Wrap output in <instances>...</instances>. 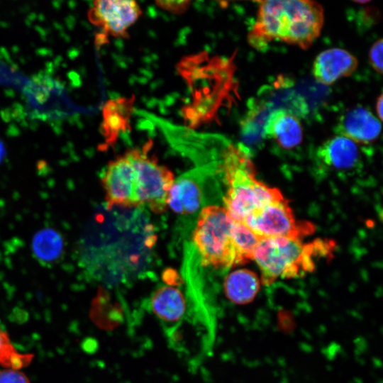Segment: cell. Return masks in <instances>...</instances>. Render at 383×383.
<instances>
[{
  "mask_svg": "<svg viewBox=\"0 0 383 383\" xmlns=\"http://www.w3.org/2000/svg\"><path fill=\"white\" fill-rule=\"evenodd\" d=\"M234 55L211 57L206 51L183 57L177 70L189 89L192 99L181 114L187 128L218 121L221 106L235 101L237 87Z\"/></svg>",
  "mask_w": 383,
  "mask_h": 383,
  "instance_id": "cell-1",
  "label": "cell"
},
{
  "mask_svg": "<svg viewBox=\"0 0 383 383\" xmlns=\"http://www.w3.org/2000/svg\"><path fill=\"white\" fill-rule=\"evenodd\" d=\"M255 22L248 35L254 48L263 51L272 41H280L306 50L319 36L323 9L308 0L259 1Z\"/></svg>",
  "mask_w": 383,
  "mask_h": 383,
  "instance_id": "cell-2",
  "label": "cell"
},
{
  "mask_svg": "<svg viewBox=\"0 0 383 383\" xmlns=\"http://www.w3.org/2000/svg\"><path fill=\"white\" fill-rule=\"evenodd\" d=\"M151 148L147 141L109 162L101 179L108 209L148 206L158 194L162 174L157 160L149 156Z\"/></svg>",
  "mask_w": 383,
  "mask_h": 383,
  "instance_id": "cell-3",
  "label": "cell"
},
{
  "mask_svg": "<svg viewBox=\"0 0 383 383\" xmlns=\"http://www.w3.org/2000/svg\"><path fill=\"white\" fill-rule=\"evenodd\" d=\"M250 157L251 152L243 143L234 145L231 141L221 154L220 168L228 185L223 207L234 221L240 223L266 204L283 198L278 189L256 179Z\"/></svg>",
  "mask_w": 383,
  "mask_h": 383,
  "instance_id": "cell-4",
  "label": "cell"
},
{
  "mask_svg": "<svg viewBox=\"0 0 383 383\" xmlns=\"http://www.w3.org/2000/svg\"><path fill=\"white\" fill-rule=\"evenodd\" d=\"M331 249V243L320 239L303 243L301 239L292 238H262L252 260L259 266L262 284L269 285L278 278H294L312 272L315 257L326 255Z\"/></svg>",
  "mask_w": 383,
  "mask_h": 383,
  "instance_id": "cell-5",
  "label": "cell"
},
{
  "mask_svg": "<svg viewBox=\"0 0 383 383\" xmlns=\"http://www.w3.org/2000/svg\"><path fill=\"white\" fill-rule=\"evenodd\" d=\"M234 220L223 206H204L193 233V242L204 267L227 269L245 264L233 242Z\"/></svg>",
  "mask_w": 383,
  "mask_h": 383,
  "instance_id": "cell-6",
  "label": "cell"
},
{
  "mask_svg": "<svg viewBox=\"0 0 383 383\" xmlns=\"http://www.w3.org/2000/svg\"><path fill=\"white\" fill-rule=\"evenodd\" d=\"M243 223L260 238L285 237L301 240L314 231L312 223L296 220L284 197L251 213Z\"/></svg>",
  "mask_w": 383,
  "mask_h": 383,
  "instance_id": "cell-7",
  "label": "cell"
},
{
  "mask_svg": "<svg viewBox=\"0 0 383 383\" xmlns=\"http://www.w3.org/2000/svg\"><path fill=\"white\" fill-rule=\"evenodd\" d=\"M143 11L135 1L97 0L88 11L89 21L99 28V45L109 37L128 38V30L138 20Z\"/></svg>",
  "mask_w": 383,
  "mask_h": 383,
  "instance_id": "cell-8",
  "label": "cell"
},
{
  "mask_svg": "<svg viewBox=\"0 0 383 383\" xmlns=\"http://www.w3.org/2000/svg\"><path fill=\"white\" fill-rule=\"evenodd\" d=\"M211 169L209 165L184 173L174 179L171 187L167 206L179 214L196 211L201 204V176Z\"/></svg>",
  "mask_w": 383,
  "mask_h": 383,
  "instance_id": "cell-9",
  "label": "cell"
},
{
  "mask_svg": "<svg viewBox=\"0 0 383 383\" xmlns=\"http://www.w3.org/2000/svg\"><path fill=\"white\" fill-rule=\"evenodd\" d=\"M135 101V96L133 94L111 99L103 106L100 133L104 138V149L114 145L122 133L131 130Z\"/></svg>",
  "mask_w": 383,
  "mask_h": 383,
  "instance_id": "cell-10",
  "label": "cell"
},
{
  "mask_svg": "<svg viewBox=\"0 0 383 383\" xmlns=\"http://www.w3.org/2000/svg\"><path fill=\"white\" fill-rule=\"evenodd\" d=\"M381 128V121L369 109L356 106L340 116L335 131L356 143L368 144L377 139Z\"/></svg>",
  "mask_w": 383,
  "mask_h": 383,
  "instance_id": "cell-11",
  "label": "cell"
},
{
  "mask_svg": "<svg viewBox=\"0 0 383 383\" xmlns=\"http://www.w3.org/2000/svg\"><path fill=\"white\" fill-rule=\"evenodd\" d=\"M150 308L169 336L174 333L187 313L182 292L172 286L157 288L151 296Z\"/></svg>",
  "mask_w": 383,
  "mask_h": 383,
  "instance_id": "cell-12",
  "label": "cell"
},
{
  "mask_svg": "<svg viewBox=\"0 0 383 383\" xmlns=\"http://www.w3.org/2000/svg\"><path fill=\"white\" fill-rule=\"evenodd\" d=\"M262 135L272 140L280 148L290 150L301 143L303 129L299 119L292 111L277 109L265 120Z\"/></svg>",
  "mask_w": 383,
  "mask_h": 383,
  "instance_id": "cell-13",
  "label": "cell"
},
{
  "mask_svg": "<svg viewBox=\"0 0 383 383\" xmlns=\"http://www.w3.org/2000/svg\"><path fill=\"white\" fill-rule=\"evenodd\" d=\"M360 149L357 143L341 135L323 142L316 150L318 164L332 170H349L360 163Z\"/></svg>",
  "mask_w": 383,
  "mask_h": 383,
  "instance_id": "cell-14",
  "label": "cell"
},
{
  "mask_svg": "<svg viewBox=\"0 0 383 383\" xmlns=\"http://www.w3.org/2000/svg\"><path fill=\"white\" fill-rule=\"evenodd\" d=\"M357 58L346 50L333 48L320 52L313 64V74L319 83L331 85L357 68Z\"/></svg>",
  "mask_w": 383,
  "mask_h": 383,
  "instance_id": "cell-15",
  "label": "cell"
},
{
  "mask_svg": "<svg viewBox=\"0 0 383 383\" xmlns=\"http://www.w3.org/2000/svg\"><path fill=\"white\" fill-rule=\"evenodd\" d=\"M260 289L257 275L248 269H238L227 275L223 283L226 297L237 304L251 302Z\"/></svg>",
  "mask_w": 383,
  "mask_h": 383,
  "instance_id": "cell-16",
  "label": "cell"
},
{
  "mask_svg": "<svg viewBox=\"0 0 383 383\" xmlns=\"http://www.w3.org/2000/svg\"><path fill=\"white\" fill-rule=\"evenodd\" d=\"M65 242L61 234L52 228H44L33 236L31 249L38 261L43 265L57 262L63 254Z\"/></svg>",
  "mask_w": 383,
  "mask_h": 383,
  "instance_id": "cell-17",
  "label": "cell"
},
{
  "mask_svg": "<svg viewBox=\"0 0 383 383\" xmlns=\"http://www.w3.org/2000/svg\"><path fill=\"white\" fill-rule=\"evenodd\" d=\"M33 355L20 353L11 343L8 333L0 326V365L4 369L19 370L28 366Z\"/></svg>",
  "mask_w": 383,
  "mask_h": 383,
  "instance_id": "cell-18",
  "label": "cell"
},
{
  "mask_svg": "<svg viewBox=\"0 0 383 383\" xmlns=\"http://www.w3.org/2000/svg\"><path fill=\"white\" fill-rule=\"evenodd\" d=\"M232 235L236 250L244 263L252 259V255L260 238L245 224L234 221Z\"/></svg>",
  "mask_w": 383,
  "mask_h": 383,
  "instance_id": "cell-19",
  "label": "cell"
},
{
  "mask_svg": "<svg viewBox=\"0 0 383 383\" xmlns=\"http://www.w3.org/2000/svg\"><path fill=\"white\" fill-rule=\"evenodd\" d=\"M382 39L375 41L369 52V60L372 68L379 74H382Z\"/></svg>",
  "mask_w": 383,
  "mask_h": 383,
  "instance_id": "cell-20",
  "label": "cell"
},
{
  "mask_svg": "<svg viewBox=\"0 0 383 383\" xmlns=\"http://www.w3.org/2000/svg\"><path fill=\"white\" fill-rule=\"evenodd\" d=\"M157 7L173 14H182L187 11L191 5L190 1H156Z\"/></svg>",
  "mask_w": 383,
  "mask_h": 383,
  "instance_id": "cell-21",
  "label": "cell"
},
{
  "mask_svg": "<svg viewBox=\"0 0 383 383\" xmlns=\"http://www.w3.org/2000/svg\"><path fill=\"white\" fill-rule=\"evenodd\" d=\"M0 383H30L27 376L22 372L12 369L0 371Z\"/></svg>",
  "mask_w": 383,
  "mask_h": 383,
  "instance_id": "cell-22",
  "label": "cell"
},
{
  "mask_svg": "<svg viewBox=\"0 0 383 383\" xmlns=\"http://www.w3.org/2000/svg\"><path fill=\"white\" fill-rule=\"evenodd\" d=\"M382 105H383V95L382 94H381L378 96L377 99V102H376V111H377V113L378 115L379 121L382 120V113H383Z\"/></svg>",
  "mask_w": 383,
  "mask_h": 383,
  "instance_id": "cell-23",
  "label": "cell"
},
{
  "mask_svg": "<svg viewBox=\"0 0 383 383\" xmlns=\"http://www.w3.org/2000/svg\"><path fill=\"white\" fill-rule=\"evenodd\" d=\"M4 155V148L3 146L2 143L0 141V163L3 159Z\"/></svg>",
  "mask_w": 383,
  "mask_h": 383,
  "instance_id": "cell-24",
  "label": "cell"
}]
</instances>
